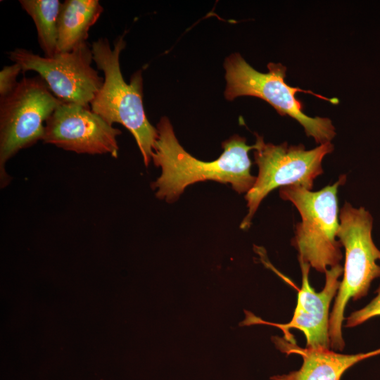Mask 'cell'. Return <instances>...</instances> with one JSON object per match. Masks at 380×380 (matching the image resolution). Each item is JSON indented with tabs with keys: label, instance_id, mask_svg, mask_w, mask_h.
<instances>
[{
	"label": "cell",
	"instance_id": "cell-1",
	"mask_svg": "<svg viewBox=\"0 0 380 380\" xmlns=\"http://www.w3.org/2000/svg\"><path fill=\"white\" fill-rule=\"evenodd\" d=\"M156 129L152 160L161 168V175L152 188L159 199L173 202L187 186L205 180L230 184L239 194L248 192L254 185L256 177L251 174L248 152L256 149V144L248 146L245 138L234 135L222 144L224 151L217 159L203 161L180 145L167 118L163 117Z\"/></svg>",
	"mask_w": 380,
	"mask_h": 380
},
{
	"label": "cell",
	"instance_id": "cell-2",
	"mask_svg": "<svg viewBox=\"0 0 380 380\" xmlns=\"http://www.w3.org/2000/svg\"><path fill=\"white\" fill-rule=\"evenodd\" d=\"M125 45L123 36L114 41L113 48L105 37L92 42L93 61L103 72L104 78L101 88L90 103L91 108L109 124H121L131 132L147 167L152 160L158 132L145 113L141 72H136L129 84L122 75L120 56Z\"/></svg>",
	"mask_w": 380,
	"mask_h": 380
},
{
	"label": "cell",
	"instance_id": "cell-3",
	"mask_svg": "<svg viewBox=\"0 0 380 380\" xmlns=\"http://www.w3.org/2000/svg\"><path fill=\"white\" fill-rule=\"evenodd\" d=\"M337 237L345 249L343 279L329 317L330 347L343 350L345 308L350 300L367 296L372 282L380 277V250L372 236L373 217L364 207L346 201L339 211Z\"/></svg>",
	"mask_w": 380,
	"mask_h": 380
},
{
	"label": "cell",
	"instance_id": "cell-4",
	"mask_svg": "<svg viewBox=\"0 0 380 380\" xmlns=\"http://www.w3.org/2000/svg\"><path fill=\"white\" fill-rule=\"evenodd\" d=\"M346 182V175L323 189L312 191L301 186L279 188V196L291 202L298 210L301 222L295 228L291 245L298 251V262L308 263L322 273L340 264L343 258L339 229L338 191Z\"/></svg>",
	"mask_w": 380,
	"mask_h": 380
},
{
	"label": "cell",
	"instance_id": "cell-5",
	"mask_svg": "<svg viewBox=\"0 0 380 380\" xmlns=\"http://www.w3.org/2000/svg\"><path fill=\"white\" fill-rule=\"evenodd\" d=\"M227 87L224 96L227 100L241 96L260 98L272 106L282 116L288 115L298 121L305 134L317 144L331 142L336 136L335 127L327 118H312L303 111V105L296 97L298 92L312 94L334 104L336 98L327 99L310 91L293 87L286 84V68L281 63H270L268 72L262 73L252 68L239 53L229 56L224 62Z\"/></svg>",
	"mask_w": 380,
	"mask_h": 380
},
{
	"label": "cell",
	"instance_id": "cell-6",
	"mask_svg": "<svg viewBox=\"0 0 380 380\" xmlns=\"http://www.w3.org/2000/svg\"><path fill=\"white\" fill-rule=\"evenodd\" d=\"M63 103L40 76L23 77L11 93L0 98L1 188L11 179L6 163L20 150L42 140L46 120Z\"/></svg>",
	"mask_w": 380,
	"mask_h": 380
},
{
	"label": "cell",
	"instance_id": "cell-7",
	"mask_svg": "<svg viewBox=\"0 0 380 380\" xmlns=\"http://www.w3.org/2000/svg\"><path fill=\"white\" fill-rule=\"evenodd\" d=\"M255 135L257 148L254 158L258 167V175L245 196L248 213L240 224L241 229L250 227L260 203L272 190L290 185L312 190L314 180L323 173L324 157L334 151L331 142L306 150L301 144H266L262 137Z\"/></svg>",
	"mask_w": 380,
	"mask_h": 380
},
{
	"label": "cell",
	"instance_id": "cell-8",
	"mask_svg": "<svg viewBox=\"0 0 380 380\" xmlns=\"http://www.w3.org/2000/svg\"><path fill=\"white\" fill-rule=\"evenodd\" d=\"M8 55L11 61L20 65L23 72H37L63 103L89 108L103 83V78L91 65L93 54L87 42L52 57L41 56L22 48Z\"/></svg>",
	"mask_w": 380,
	"mask_h": 380
},
{
	"label": "cell",
	"instance_id": "cell-9",
	"mask_svg": "<svg viewBox=\"0 0 380 380\" xmlns=\"http://www.w3.org/2000/svg\"><path fill=\"white\" fill-rule=\"evenodd\" d=\"M121 133L89 108L63 103L46 120L42 141L77 153L117 158Z\"/></svg>",
	"mask_w": 380,
	"mask_h": 380
},
{
	"label": "cell",
	"instance_id": "cell-10",
	"mask_svg": "<svg viewBox=\"0 0 380 380\" xmlns=\"http://www.w3.org/2000/svg\"><path fill=\"white\" fill-rule=\"evenodd\" d=\"M302 273L301 288L298 290L297 304L293 316L286 324H272L280 328L288 341L294 339L291 329L301 331L306 338V348L329 349V307L336 295L343 273L339 264L325 272V284L323 289L316 292L310 286L309 272L310 265L299 262Z\"/></svg>",
	"mask_w": 380,
	"mask_h": 380
},
{
	"label": "cell",
	"instance_id": "cell-11",
	"mask_svg": "<svg viewBox=\"0 0 380 380\" xmlns=\"http://www.w3.org/2000/svg\"><path fill=\"white\" fill-rule=\"evenodd\" d=\"M278 348L283 353L301 356L303 364L298 370L277 375L272 380H340L345 372L356 363L380 355V348L357 354H341L330 349L301 348L296 341L276 338Z\"/></svg>",
	"mask_w": 380,
	"mask_h": 380
},
{
	"label": "cell",
	"instance_id": "cell-12",
	"mask_svg": "<svg viewBox=\"0 0 380 380\" xmlns=\"http://www.w3.org/2000/svg\"><path fill=\"white\" fill-rule=\"evenodd\" d=\"M103 11L98 0H65L58 18L56 53L68 52L87 42L90 27Z\"/></svg>",
	"mask_w": 380,
	"mask_h": 380
},
{
	"label": "cell",
	"instance_id": "cell-13",
	"mask_svg": "<svg viewBox=\"0 0 380 380\" xmlns=\"http://www.w3.org/2000/svg\"><path fill=\"white\" fill-rule=\"evenodd\" d=\"M19 3L34 23L39 44L44 56L52 57L56 53L58 18L61 3L58 0H20Z\"/></svg>",
	"mask_w": 380,
	"mask_h": 380
},
{
	"label": "cell",
	"instance_id": "cell-14",
	"mask_svg": "<svg viewBox=\"0 0 380 380\" xmlns=\"http://www.w3.org/2000/svg\"><path fill=\"white\" fill-rule=\"evenodd\" d=\"M376 296L366 306L352 312L346 318V327H354L369 319L380 316V285L376 291Z\"/></svg>",
	"mask_w": 380,
	"mask_h": 380
},
{
	"label": "cell",
	"instance_id": "cell-15",
	"mask_svg": "<svg viewBox=\"0 0 380 380\" xmlns=\"http://www.w3.org/2000/svg\"><path fill=\"white\" fill-rule=\"evenodd\" d=\"M23 72L18 63L6 65L0 71V98L11 93L18 84L17 77Z\"/></svg>",
	"mask_w": 380,
	"mask_h": 380
}]
</instances>
